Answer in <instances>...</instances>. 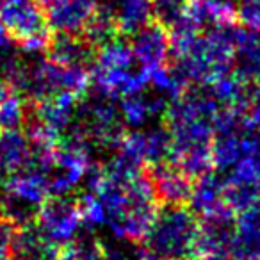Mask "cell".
<instances>
[{
  "label": "cell",
  "instance_id": "3",
  "mask_svg": "<svg viewBox=\"0 0 260 260\" xmlns=\"http://www.w3.org/2000/svg\"><path fill=\"white\" fill-rule=\"evenodd\" d=\"M0 25L25 50H45L52 36L41 0H0Z\"/></svg>",
  "mask_w": 260,
  "mask_h": 260
},
{
  "label": "cell",
  "instance_id": "19",
  "mask_svg": "<svg viewBox=\"0 0 260 260\" xmlns=\"http://www.w3.org/2000/svg\"><path fill=\"white\" fill-rule=\"evenodd\" d=\"M223 200L234 212L242 214V212H246V210L255 209L260 200V191L248 187V185L237 184V182L224 180Z\"/></svg>",
  "mask_w": 260,
  "mask_h": 260
},
{
  "label": "cell",
  "instance_id": "15",
  "mask_svg": "<svg viewBox=\"0 0 260 260\" xmlns=\"http://www.w3.org/2000/svg\"><path fill=\"white\" fill-rule=\"evenodd\" d=\"M82 36L86 38L96 50H100L102 47H105V45L118 40L119 34H118V27H116L114 11L100 6L98 11L93 15V18L89 20V23L86 25Z\"/></svg>",
  "mask_w": 260,
  "mask_h": 260
},
{
  "label": "cell",
  "instance_id": "13",
  "mask_svg": "<svg viewBox=\"0 0 260 260\" xmlns=\"http://www.w3.org/2000/svg\"><path fill=\"white\" fill-rule=\"evenodd\" d=\"M224 192V180L217 175L207 173L203 177L196 178L192 182V192H191V207L189 209L198 216V219L207 217L210 214L217 212L223 207H228L223 200Z\"/></svg>",
  "mask_w": 260,
  "mask_h": 260
},
{
  "label": "cell",
  "instance_id": "9",
  "mask_svg": "<svg viewBox=\"0 0 260 260\" xmlns=\"http://www.w3.org/2000/svg\"><path fill=\"white\" fill-rule=\"evenodd\" d=\"M184 18L198 32L232 27L237 23V6L234 0H189Z\"/></svg>",
  "mask_w": 260,
  "mask_h": 260
},
{
  "label": "cell",
  "instance_id": "21",
  "mask_svg": "<svg viewBox=\"0 0 260 260\" xmlns=\"http://www.w3.org/2000/svg\"><path fill=\"white\" fill-rule=\"evenodd\" d=\"M237 18L246 29L260 34V0H237Z\"/></svg>",
  "mask_w": 260,
  "mask_h": 260
},
{
  "label": "cell",
  "instance_id": "17",
  "mask_svg": "<svg viewBox=\"0 0 260 260\" xmlns=\"http://www.w3.org/2000/svg\"><path fill=\"white\" fill-rule=\"evenodd\" d=\"M134 62V54L125 38H118L112 43L98 50L94 66L102 70H130Z\"/></svg>",
  "mask_w": 260,
  "mask_h": 260
},
{
  "label": "cell",
  "instance_id": "22",
  "mask_svg": "<svg viewBox=\"0 0 260 260\" xmlns=\"http://www.w3.org/2000/svg\"><path fill=\"white\" fill-rule=\"evenodd\" d=\"M79 209H80V216H82V221H87V223H104L107 217H105V210L102 207V203L98 202L96 196L91 194H82L79 200Z\"/></svg>",
  "mask_w": 260,
  "mask_h": 260
},
{
  "label": "cell",
  "instance_id": "14",
  "mask_svg": "<svg viewBox=\"0 0 260 260\" xmlns=\"http://www.w3.org/2000/svg\"><path fill=\"white\" fill-rule=\"evenodd\" d=\"M114 20L119 38L128 40L148 23H152V2L150 0H121L118 9H114Z\"/></svg>",
  "mask_w": 260,
  "mask_h": 260
},
{
  "label": "cell",
  "instance_id": "20",
  "mask_svg": "<svg viewBox=\"0 0 260 260\" xmlns=\"http://www.w3.org/2000/svg\"><path fill=\"white\" fill-rule=\"evenodd\" d=\"M150 2H152L153 20L164 29L171 30L184 18L189 0H150Z\"/></svg>",
  "mask_w": 260,
  "mask_h": 260
},
{
  "label": "cell",
  "instance_id": "10",
  "mask_svg": "<svg viewBox=\"0 0 260 260\" xmlns=\"http://www.w3.org/2000/svg\"><path fill=\"white\" fill-rule=\"evenodd\" d=\"M228 256L234 260H260V209L255 207L237 217Z\"/></svg>",
  "mask_w": 260,
  "mask_h": 260
},
{
  "label": "cell",
  "instance_id": "2",
  "mask_svg": "<svg viewBox=\"0 0 260 260\" xmlns=\"http://www.w3.org/2000/svg\"><path fill=\"white\" fill-rule=\"evenodd\" d=\"M198 234L200 219L187 205H160L143 246L164 260H194Z\"/></svg>",
  "mask_w": 260,
  "mask_h": 260
},
{
  "label": "cell",
  "instance_id": "8",
  "mask_svg": "<svg viewBox=\"0 0 260 260\" xmlns=\"http://www.w3.org/2000/svg\"><path fill=\"white\" fill-rule=\"evenodd\" d=\"M150 177L157 203L160 205H187L192 192V180L173 164L145 166Z\"/></svg>",
  "mask_w": 260,
  "mask_h": 260
},
{
  "label": "cell",
  "instance_id": "1",
  "mask_svg": "<svg viewBox=\"0 0 260 260\" xmlns=\"http://www.w3.org/2000/svg\"><path fill=\"white\" fill-rule=\"evenodd\" d=\"M239 25L203 30L192 36H171L175 68L189 84L210 86L234 70L235 34Z\"/></svg>",
  "mask_w": 260,
  "mask_h": 260
},
{
  "label": "cell",
  "instance_id": "4",
  "mask_svg": "<svg viewBox=\"0 0 260 260\" xmlns=\"http://www.w3.org/2000/svg\"><path fill=\"white\" fill-rule=\"evenodd\" d=\"M80 223L82 216L77 200L70 196H48L41 203L34 224L48 242L61 248L75 239Z\"/></svg>",
  "mask_w": 260,
  "mask_h": 260
},
{
  "label": "cell",
  "instance_id": "16",
  "mask_svg": "<svg viewBox=\"0 0 260 260\" xmlns=\"http://www.w3.org/2000/svg\"><path fill=\"white\" fill-rule=\"evenodd\" d=\"M166 107L168 104H164V100H160V98H148L143 96L141 93H138L123 98L121 112L128 125H141L150 116L157 114V112H162L164 114Z\"/></svg>",
  "mask_w": 260,
  "mask_h": 260
},
{
  "label": "cell",
  "instance_id": "24",
  "mask_svg": "<svg viewBox=\"0 0 260 260\" xmlns=\"http://www.w3.org/2000/svg\"><path fill=\"white\" fill-rule=\"evenodd\" d=\"M216 260H223V258H216Z\"/></svg>",
  "mask_w": 260,
  "mask_h": 260
},
{
  "label": "cell",
  "instance_id": "11",
  "mask_svg": "<svg viewBox=\"0 0 260 260\" xmlns=\"http://www.w3.org/2000/svg\"><path fill=\"white\" fill-rule=\"evenodd\" d=\"M226 180L260 191V132H249L241 141V155Z\"/></svg>",
  "mask_w": 260,
  "mask_h": 260
},
{
  "label": "cell",
  "instance_id": "6",
  "mask_svg": "<svg viewBox=\"0 0 260 260\" xmlns=\"http://www.w3.org/2000/svg\"><path fill=\"white\" fill-rule=\"evenodd\" d=\"M52 32L82 36L84 29L98 11L96 0H41Z\"/></svg>",
  "mask_w": 260,
  "mask_h": 260
},
{
  "label": "cell",
  "instance_id": "12",
  "mask_svg": "<svg viewBox=\"0 0 260 260\" xmlns=\"http://www.w3.org/2000/svg\"><path fill=\"white\" fill-rule=\"evenodd\" d=\"M32 148L22 130L0 132V173L6 178L25 171L30 164Z\"/></svg>",
  "mask_w": 260,
  "mask_h": 260
},
{
  "label": "cell",
  "instance_id": "23",
  "mask_svg": "<svg viewBox=\"0 0 260 260\" xmlns=\"http://www.w3.org/2000/svg\"><path fill=\"white\" fill-rule=\"evenodd\" d=\"M48 260H59V258H48Z\"/></svg>",
  "mask_w": 260,
  "mask_h": 260
},
{
  "label": "cell",
  "instance_id": "18",
  "mask_svg": "<svg viewBox=\"0 0 260 260\" xmlns=\"http://www.w3.org/2000/svg\"><path fill=\"white\" fill-rule=\"evenodd\" d=\"M27 116V104L18 93L0 100V132L22 130Z\"/></svg>",
  "mask_w": 260,
  "mask_h": 260
},
{
  "label": "cell",
  "instance_id": "5",
  "mask_svg": "<svg viewBox=\"0 0 260 260\" xmlns=\"http://www.w3.org/2000/svg\"><path fill=\"white\" fill-rule=\"evenodd\" d=\"M128 45L132 48L134 59L141 62L143 70L152 73L153 70L166 68L171 59V36L170 30L164 29L160 23L152 20V23L130 36Z\"/></svg>",
  "mask_w": 260,
  "mask_h": 260
},
{
  "label": "cell",
  "instance_id": "7",
  "mask_svg": "<svg viewBox=\"0 0 260 260\" xmlns=\"http://www.w3.org/2000/svg\"><path fill=\"white\" fill-rule=\"evenodd\" d=\"M47 59L62 68H93L98 50L84 36L52 32L45 48Z\"/></svg>",
  "mask_w": 260,
  "mask_h": 260
}]
</instances>
